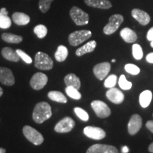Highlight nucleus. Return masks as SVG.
<instances>
[{
	"mask_svg": "<svg viewBox=\"0 0 153 153\" xmlns=\"http://www.w3.org/2000/svg\"><path fill=\"white\" fill-rule=\"evenodd\" d=\"M52 116V111L49 104L45 101L38 103L33 111V119L36 123L41 124Z\"/></svg>",
	"mask_w": 153,
	"mask_h": 153,
	"instance_id": "1",
	"label": "nucleus"
},
{
	"mask_svg": "<svg viewBox=\"0 0 153 153\" xmlns=\"http://www.w3.org/2000/svg\"><path fill=\"white\" fill-rule=\"evenodd\" d=\"M34 65L36 68L41 70H50L53 68V61L46 53L38 52L36 54Z\"/></svg>",
	"mask_w": 153,
	"mask_h": 153,
	"instance_id": "2",
	"label": "nucleus"
},
{
	"mask_svg": "<svg viewBox=\"0 0 153 153\" xmlns=\"http://www.w3.org/2000/svg\"><path fill=\"white\" fill-rule=\"evenodd\" d=\"M70 15L72 20L77 26H84V25L88 24L89 23V14L76 6L72 7L70 9Z\"/></svg>",
	"mask_w": 153,
	"mask_h": 153,
	"instance_id": "3",
	"label": "nucleus"
},
{
	"mask_svg": "<svg viewBox=\"0 0 153 153\" xmlns=\"http://www.w3.org/2000/svg\"><path fill=\"white\" fill-rule=\"evenodd\" d=\"M91 35L92 33L89 30H76L69 35V43L72 46H77L89 39V38H91Z\"/></svg>",
	"mask_w": 153,
	"mask_h": 153,
	"instance_id": "4",
	"label": "nucleus"
},
{
	"mask_svg": "<svg viewBox=\"0 0 153 153\" xmlns=\"http://www.w3.org/2000/svg\"><path fill=\"white\" fill-rule=\"evenodd\" d=\"M23 133L26 138L33 145H40L43 143V135L31 126H25L23 128Z\"/></svg>",
	"mask_w": 153,
	"mask_h": 153,
	"instance_id": "5",
	"label": "nucleus"
},
{
	"mask_svg": "<svg viewBox=\"0 0 153 153\" xmlns=\"http://www.w3.org/2000/svg\"><path fill=\"white\" fill-rule=\"evenodd\" d=\"M124 18L121 14H114L109 18L108 23L104 26L103 32L106 35H111L119 28L123 22Z\"/></svg>",
	"mask_w": 153,
	"mask_h": 153,
	"instance_id": "6",
	"label": "nucleus"
},
{
	"mask_svg": "<svg viewBox=\"0 0 153 153\" xmlns=\"http://www.w3.org/2000/svg\"><path fill=\"white\" fill-rule=\"evenodd\" d=\"M91 106L95 112L96 115L100 118H106L111 114L109 107L106 103L99 100L93 101L91 103Z\"/></svg>",
	"mask_w": 153,
	"mask_h": 153,
	"instance_id": "7",
	"label": "nucleus"
},
{
	"mask_svg": "<svg viewBox=\"0 0 153 153\" xmlns=\"http://www.w3.org/2000/svg\"><path fill=\"white\" fill-rule=\"evenodd\" d=\"M75 123L70 117H65L60 120L55 126V132L59 133H69L74 128Z\"/></svg>",
	"mask_w": 153,
	"mask_h": 153,
	"instance_id": "8",
	"label": "nucleus"
},
{
	"mask_svg": "<svg viewBox=\"0 0 153 153\" xmlns=\"http://www.w3.org/2000/svg\"><path fill=\"white\" fill-rule=\"evenodd\" d=\"M83 132L87 137L93 140H97L104 139L106 135L104 130L99 127H94V126H87L84 128Z\"/></svg>",
	"mask_w": 153,
	"mask_h": 153,
	"instance_id": "9",
	"label": "nucleus"
},
{
	"mask_svg": "<svg viewBox=\"0 0 153 153\" xmlns=\"http://www.w3.org/2000/svg\"><path fill=\"white\" fill-rule=\"evenodd\" d=\"M48 78L46 74L42 72H37L30 79V85L35 90H41L46 85Z\"/></svg>",
	"mask_w": 153,
	"mask_h": 153,
	"instance_id": "10",
	"label": "nucleus"
},
{
	"mask_svg": "<svg viewBox=\"0 0 153 153\" xmlns=\"http://www.w3.org/2000/svg\"><path fill=\"white\" fill-rule=\"evenodd\" d=\"M111 70V64L108 62H104L96 65L93 68V72L97 79L103 80L106 77Z\"/></svg>",
	"mask_w": 153,
	"mask_h": 153,
	"instance_id": "11",
	"label": "nucleus"
},
{
	"mask_svg": "<svg viewBox=\"0 0 153 153\" xmlns=\"http://www.w3.org/2000/svg\"><path fill=\"white\" fill-rule=\"evenodd\" d=\"M143 125L142 118L138 114H134L131 116L128 124V131L130 135H134L138 133Z\"/></svg>",
	"mask_w": 153,
	"mask_h": 153,
	"instance_id": "12",
	"label": "nucleus"
},
{
	"mask_svg": "<svg viewBox=\"0 0 153 153\" xmlns=\"http://www.w3.org/2000/svg\"><path fill=\"white\" fill-rule=\"evenodd\" d=\"M87 153H119V152L113 145L95 144L88 148Z\"/></svg>",
	"mask_w": 153,
	"mask_h": 153,
	"instance_id": "13",
	"label": "nucleus"
},
{
	"mask_svg": "<svg viewBox=\"0 0 153 153\" xmlns=\"http://www.w3.org/2000/svg\"><path fill=\"white\" fill-rule=\"evenodd\" d=\"M0 82L6 86L14 85V76L10 69L0 67Z\"/></svg>",
	"mask_w": 153,
	"mask_h": 153,
	"instance_id": "14",
	"label": "nucleus"
},
{
	"mask_svg": "<svg viewBox=\"0 0 153 153\" xmlns=\"http://www.w3.org/2000/svg\"><path fill=\"white\" fill-rule=\"evenodd\" d=\"M106 96L108 100L116 104H121L124 101V98H125L123 93L116 87L110 88L106 91Z\"/></svg>",
	"mask_w": 153,
	"mask_h": 153,
	"instance_id": "15",
	"label": "nucleus"
},
{
	"mask_svg": "<svg viewBox=\"0 0 153 153\" xmlns=\"http://www.w3.org/2000/svg\"><path fill=\"white\" fill-rule=\"evenodd\" d=\"M131 15L142 26H146L150 22V15L140 9H133L131 11Z\"/></svg>",
	"mask_w": 153,
	"mask_h": 153,
	"instance_id": "16",
	"label": "nucleus"
},
{
	"mask_svg": "<svg viewBox=\"0 0 153 153\" xmlns=\"http://www.w3.org/2000/svg\"><path fill=\"white\" fill-rule=\"evenodd\" d=\"M86 4L89 7L101 9H108L112 7L109 0H85Z\"/></svg>",
	"mask_w": 153,
	"mask_h": 153,
	"instance_id": "17",
	"label": "nucleus"
},
{
	"mask_svg": "<svg viewBox=\"0 0 153 153\" xmlns=\"http://www.w3.org/2000/svg\"><path fill=\"white\" fill-rule=\"evenodd\" d=\"M120 35L123 41L128 43H134L137 41V36L133 30L130 28H124L120 30Z\"/></svg>",
	"mask_w": 153,
	"mask_h": 153,
	"instance_id": "18",
	"label": "nucleus"
},
{
	"mask_svg": "<svg viewBox=\"0 0 153 153\" xmlns=\"http://www.w3.org/2000/svg\"><path fill=\"white\" fill-rule=\"evenodd\" d=\"M96 47H97V42L95 41H91L86 43L85 45H84L83 46L79 48L76 51L75 54L76 56L81 57L82 55L87 54V53L93 52Z\"/></svg>",
	"mask_w": 153,
	"mask_h": 153,
	"instance_id": "19",
	"label": "nucleus"
},
{
	"mask_svg": "<svg viewBox=\"0 0 153 153\" xmlns=\"http://www.w3.org/2000/svg\"><path fill=\"white\" fill-rule=\"evenodd\" d=\"M64 81L67 87H74L78 90H79L80 87H81V82H80L79 78L73 73L67 74L65 77Z\"/></svg>",
	"mask_w": 153,
	"mask_h": 153,
	"instance_id": "20",
	"label": "nucleus"
},
{
	"mask_svg": "<svg viewBox=\"0 0 153 153\" xmlns=\"http://www.w3.org/2000/svg\"><path fill=\"white\" fill-rule=\"evenodd\" d=\"M1 55L6 60L11 62H19L20 60V57L17 54L16 51L9 47H5L1 50Z\"/></svg>",
	"mask_w": 153,
	"mask_h": 153,
	"instance_id": "21",
	"label": "nucleus"
},
{
	"mask_svg": "<svg viewBox=\"0 0 153 153\" xmlns=\"http://www.w3.org/2000/svg\"><path fill=\"white\" fill-rule=\"evenodd\" d=\"M12 20L19 26H25L30 22V16L22 12H15L12 15Z\"/></svg>",
	"mask_w": 153,
	"mask_h": 153,
	"instance_id": "22",
	"label": "nucleus"
},
{
	"mask_svg": "<svg viewBox=\"0 0 153 153\" xmlns=\"http://www.w3.org/2000/svg\"><path fill=\"white\" fill-rule=\"evenodd\" d=\"M11 26V20L8 16V11L6 8L0 9V28L7 29Z\"/></svg>",
	"mask_w": 153,
	"mask_h": 153,
	"instance_id": "23",
	"label": "nucleus"
},
{
	"mask_svg": "<svg viewBox=\"0 0 153 153\" xmlns=\"http://www.w3.org/2000/svg\"><path fill=\"white\" fill-rule=\"evenodd\" d=\"M152 99V93L150 90H145L140 94L139 101L143 108H147L150 104Z\"/></svg>",
	"mask_w": 153,
	"mask_h": 153,
	"instance_id": "24",
	"label": "nucleus"
},
{
	"mask_svg": "<svg viewBox=\"0 0 153 153\" xmlns=\"http://www.w3.org/2000/svg\"><path fill=\"white\" fill-rule=\"evenodd\" d=\"M48 98L55 102L61 103V104H65L68 102V99L66 97L62 92L58 91H51L48 94Z\"/></svg>",
	"mask_w": 153,
	"mask_h": 153,
	"instance_id": "25",
	"label": "nucleus"
},
{
	"mask_svg": "<svg viewBox=\"0 0 153 153\" xmlns=\"http://www.w3.org/2000/svg\"><path fill=\"white\" fill-rule=\"evenodd\" d=\"M68 56V50L65 45H60L57 47L56 52L55 53V58L57 62H63Z\"/></svg>",
	"mask_w": 153,
	"mask_h": 153,
	"instance_id": "26",
	"label": "nucleus"
},
{
	"mask_svg": "<svg viewBox=\"0 0 153 153\" xmlns=\"http://www.w3.org/2000/svg\"><path fill=\"white\" fill-rule=\"evenodd\" d=\"M1 39L9 43H19L23 41V37L10 33H4L1 35Z\"/></svg>",
	"mask_w": 153,
	"mask_h": 153,
	"instance_id": "27",
	"label": "nucleus"
},
{
	"mask_svg": "<svg viewBox=\"0 0 153 153\" xmlns=\"http://www.w3.org/2000/svg\"><path fill=\"white\" fill-rule=\"evenodd\" d=\"M33 32L37 36L38 38H45L48 33V28L45 26L43 24H39L36 26L35 28H33Z\"/></svg>",
	"mask_w": 153,
	"mask_h": 153,
	"instance_id": "28",
	"label": "nucleus"
},
{
	"mask_svg": "<svg viewBox=\"0 0 153 153\" xmlns=\"http://www.w3.org/2000/svg\"><path fill=\"white\" fill-rule=\"evenodd\" d=\"M65 92L68 97L73 99H75V100H79L82 98V95L79 90L74 87H67L65 88Z\"/></svg>",
	"mask_w": 153,
	"mask_h": 153,
	"instance_id": "29",
	"label": "nucleus"
},
{
	"mask_svg": "<svg viewBox=\"0 0 153 153\" xmlns=\"http://www.w3.org/2000/svg\"><path fill=\"white\" fill-rule=\"evenodd\" d=\"M118 85L123 90H129L132 88V83L128 81L124 74H121L120 76L119 79H118Z\"/></svg>",
	"mask_w": 153,
	"mask_h": 153,
	"instance_id": "30",
	"label": "nucleus"
},
{
	"mask_svg": "<svg viewBox=\"0 0 153 153\" xmlns=\"http://www.w3.org/2000/svg\"><path fill=\"white\" fill-rule=\"evenodd\" d=\"M132 51H133V56L135 60H140L143 57V52L142 47L139 44L135 43L132 47Z\"/></svg>",
	"mask_w": 153,
	"mask_h": 153,
	"instance_id": "31",
	"label": "nucleus"
},
{
	"mask_svg": "<svg viewBox=\"0 0 153 153\" xmlns=\"http://www.w3.org/2000/svg\"><path fill=\"white\" fill-rule=\"evenodd\" d=\"M118 81V77L116 74H111L105 79L104 87L108 89L114 87L116 85V82Z\"/></svg>",
	"mask_w": 153,
	"mask_h": 153,
	"instance_id": "32",
	"label": "nucleus"
},
{
	"mask_svg": "<svg viewBox=\"0 0 153 153\" xmlns=\"http://www.w3.org/2000/svg\"><path fill=\"white\" fill-rule=\"evenodd\" d=\"M54 0H39L38 2V7L42 13H47L49 9L51 8V3Z\"/></svg>",
	"mask_w": 153,
	"mask_h": 153,
	"instance_id": "33",
	"label": "nucleus"
},
{
	"mask_svg": "<svg viewBox=\"0 0 153 153\" xmlns=\"http://www.w3.org/2000/svg\"><path fill=\"white\" fill-rule=\"evenodd\" d=\"M74 111L76 116H77V117L79 118L82 120H83V121H88L89 118V114L85 110L82 109V108H79V107H75L74 108Z\"/></svg>",
	"mask_w": 153,
	"mask_h": 153,
	"instance_id": "34",
	"label": "nucleus"
},
{
	"mask_svg": "<svg viewBox=\"0 0 153 153\" xmlns=\"http://www.w3.org/2000/svg\"><path fill=\"white\" fill-rule=\"evenodd\" d=\"M125 70L128 73L133 74V75H137L140 73V70L137 65L133 64H131V63H128V64H126L125 65Z\"/></svg>",
	"mask_w": 153,
	"mask_h": 153,
	"instance_id": "35",
	"label": "nucleus"
},
{
	"mask_svg": "<svg viewBox=\"0 0 153 153\" xmlns=\"http://www.w3.org/2000/svg\"><path fill=\"white\" fill-rule=\"evenodd\" d=\"M16 51L17 54L19 55V56L20 57V58L22 59L26 63H27V64H30V63H32V62H33L31 57H30L28 55L26 54L24 51H23L22 50L17 49Z\"/></svg>",
	"mask_w": 153,
	"mask_h": 153,
	"instance_id": "36",
	"label": "nucleus"
},
{
	"mask_svg": "<svg viewBox=\"0 0 153 153\" xmlns=\"http://www.w3.org/2000/svg\"><path fill=\"white\" fill-rule=\"evenodd\" d=\"M147 39L150 42L153 41V27L150 28L147 33Z\"/></svg>",
	"mask_w": 153,
	"mask_h": 153,
	"instance_id": "37",
	"label": "nucleus"
},
{
	"mask_svg": "<svg viewBox=\"0 0 153 153\" xmlns=\"http://www.w3.org/2000/svg\"><path fill=\"white\" fill-rule=\"evenodd\" d=\"M146 127L149 131L153 133V120H148L146 123Z\"/></svg>",
	"mask_w": 153,
	"mask_h": 153,
	"instance_id": "38",
	"label": "nucleus"
},
{
	"mask_svg": "<svg viewBox=\"0 0 153 153\" xmlns=\"http://www.w3.org/2000/svg\"><path fill=\"white\" fill-rule=\"evenodd\" d=\"M146 60L147 62L151 64H153V53H150L147 55L146 56Z\"/></svg>",
	"mask_w": 153,
	"mask_h": 153,
	"instance_id": "39",
	"label": "nucleus"
},
{
	"mask_svg": "<svg viewBox=\"0 0 153 153\" xmlns=\"http://www.w3.org/2000/svg\"><path fill=\"white\" fill-rule=\"evenodd\" d=\"M121 152L122 153H128L129 152V149L127 146H123V148H122Z\"/></svg>",
	"mask_w": 153,
	"mask_h": 153,
	"instance_id": "40",
	"label": "nucleus"
},
{
	"mask_svg": "<svg viewBox=\"0 0 153 153\" xmlns=\"http://www.w3.org/2000/svg\"><path fill=\"white\" fill-rule=\"evenodd\" d=\"M148 150L150 152L153 153V143H152L150 145V146H149V148H148Z\"/></svg>",
	"mask_w": 153,
	"mask_h": 153,
	"instance_id": "41",
	"label": "nucleus"
},
{
	"mask_svg": "<svg viewBox=\"0 0 153 153\" xmlns=\"http://www.w3.org/2000/svg\"><path fill=\"white\" fill-rule=\"evenodd\" d=\"M0 153H6V150L4 148H0Z\"/></svg>",
	"mask_w": 153,
	"mask_h": 153,
	"instance_id": "42",
	"label": "nucleus"
},
{
	"mask_svg": "<svg viewBox=\"0 0 153 153\" xmlns=\"http://www.w3.org/2000/svg\"><path fill=\"white\" fill-rule=\"evenodd\" d=\"M2 94H3V89H2V88L0 87V97L2 96Z\"/></svg>",
	"mask_w": 153,
	"mask_h": 153,
	"instance_id": "43",
	"label": "nucleus"
},
{
	"mask_svg": "<svg viewBox=\"0 0 153 153\" xmlns=\"http://www.w3.org/2000/svg\"><path fill=\"white\" fill-rule=\"evenodd\" d=\"M150 45H151V47L153 48V41L150 42Z\"/></svg>",
	"mask_w": 153,
	"mask_h": 153,
	"instance_id": "44",
	"label": "nucleus"
},
{
	"mask_svg": "<svg viewBox=\"0 0 153 153\" xmlns=\"http://www.w3.org/2000/svg\"><path fill=\"white\" fill-rule=\"evenodd\" d=\"M116 60H115V59H113V60H111V62H116Z\"/></svg>",
	"mask_w": 153,
	"mask_h": 153,
	"instance_id": "45",
	"label": "nucleus"
}]
</instances>
